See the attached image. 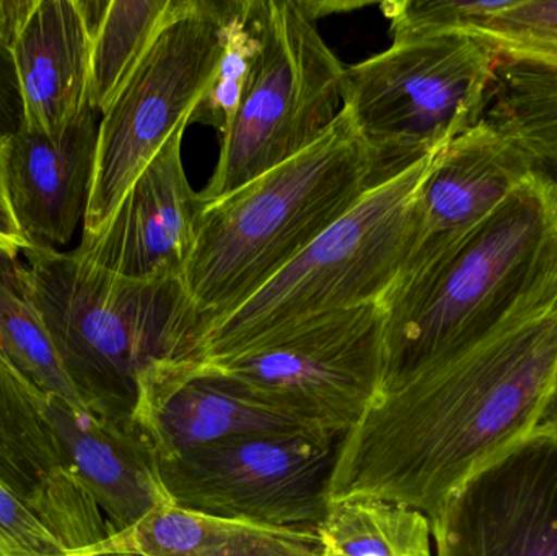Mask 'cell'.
Instances as JSON below:
<instances>
[{
  "label": "cell",
  "mask_w": 557,
  "mask_h": 556,
  "mask_svg": "<svg viewBox=\"0 0 557 556\" xmlns=\"http://www.w3.org/2000/svg\"><path fill=\"white\" fill-rule=\"evenodd\" d=\"M535 172L532 157L490 121L451 140L422 183L418 245L408 267L470 234Z\"/></svg>",
  "instance_id": "9a60e30c"
},
{
  "label": "cell",
  "mask_w": 557,
  "mask_h": 556,
  "mask_svg": "<svg viewBox=\"0 0 557 556\" xmlns=\"http://www.w3.org/2000/svg\"><path fill=\"white\" fill-rule=\"evenodd\" d=\"M98 113L87 108L64 134L22 129L2 137L10 211L33 247H65L84 222L94 183Z\"/></svg>",
  "instance_id": "5bb4252c"
},
{
  "label": "cell",
  "mask_w": 557,
  "mask_h": 556,
  "mask_svg": "<svg viewBox=\"0 0 557 556\" xmlns=\"http://www.w3.org/2000/svg\"><path fill=\"white\" fill-rule=\"evenodd\" d=\"M539 430L545 431L557 441V388L552 400H549L548 407H546L545 413H543Z\"/></svg>",
  "instance_id": "f1b7e54d"
},
{
  "label": "cell",
  "mask_w": 557,
  "mask_h": 556,
  "mask_svg": "<svg viewBox=\"0 0 557 556\" xmlns=\"http://www.w3.org/2000/svg\"><path fill=\"white\" fill-rule=\"evenodd\" d=\"M0 555L67 556V548L32 508L0 482Z\"/></svg>",
  "instance_id": "d4e9b609"
},
{
  "label": "cell",
  "mask_w": 557,
  "mask_h": 556,
  "mask_svg": "<svg viewBox=\"0 0 557 556\" xmlns=\"http://www.w3.org/2000/svg\"><path fill=\"white\" fill-rule=\"evenodd\" d=\"M39 0H0V49L12 51Z\"/></svg>",
  "instance_id": "4316f807"
},
{
  "label": "cell",
  "mask_w": 557,
  "mask_h": 556,
  "mask_svg": "<svg viewBox=\"0 0 557 556\" xmlns=\"http://www.w3.org/2000/svg\"><path fill=\"white\" fill-rule=\"evenodd\" d=\"M260 54L237 116L221 137L202 205L294 159L321 139L343 110L346 67L327 48L307 0H251Z\"/></svg>",
  "instance_id": "52a82bcc"
},
{
  "label": "cell",
  "mask_w": 557,
  "mask_h": 556,
  "mask_svg": "<svg viewBox=\"0 0 557 556\" xmlns=\"http://www.w3.org/2000/svg\"><path fill=\"white\" fill-rule=\"evenodd\" d=\"M237 0H182L98 124L84 234L111 218L134 180L183 124L224 52Z\"/></svg>",
  "instance_id": "ba28073f"
},
{
  "label": "cell",
  "mask_w": 557,
  "mask_h": 556,
  "mask_svg": "<svg viewBox=\"0 0 557 556\" xmlns=\"http://www.w3.org/2000/svg\"><path fill=\"white\" fill-rule=\"evenodd\" d=\"M90 52L78 0H39L12 48L22 127L59 137L90 108Z\"/></svg>",
  "instance_id": "e0dca14e"
},
{
  "label": "cell",
  "mask_w": 557,
  "mask_h": 556,
  "mask_svg": "<svg viewBox=\"0 0 557 556\" xmlns=\"http://www.w3.org/2000/svg\"><path fill=\"white\" fill-rule=\"evenodd\" d=\"M467 33L490 42L503 58L557 67V0H510Z\"/></svg>",
  "instance_id": "cb8c5ba5"
},
{
  "label": "cell",
  "mask_w": 557,
  "mask_h": 556,
  "mask_svg": "<svg viewBox=\"0 0 557 556\" xmlns=\"http://www.w3.org/2000/svg\"><path fill=\"white\" fill-rule=\"evenodd\" d=\"M341 437L257 434L157 462L173 506L214 518L317 532L330 509Z\"/></svg>",
  "instance_id": "30bf717a"
},
{
  "label": "cell",
  "mask_w": 557,
  "mask_h": 556,
  "mask_svg": "<svg viewBox=\"0 0 557 556\" xmlns=\"http://www.w3.org/2000/svg\"><path fill=\"white\" fill-rule=\"evenodd\" d=\"M317 534L326 556H434L431 519L383 499L331 503Z\"/></svg>",
  "instance_id": "44dd1931"
},
{
  "label": "cell",
  "mask_w": 557,
  "mask_h": 556,
  "mask_svg": "<svg viewBox=\"0 0 557 556\" xmlns=\"http://www.w3.org/2000/svg\"><path fill=\"white\" fill-rule=\"evenodd\" d=\"M431 522L434 556H557V441L536 430Z\"/></svg>",
  "instance_id": "8fae6325"
},
{
  "label": "cell",
  "mask_w": 557,
  "mask_h": 556,
  "mask_svg": "<svg viewBox=\"0 0 557 556\" xmlns=\"http://www.w3.org/2000/svg\"><path fill=\"white\" fill-rule=\"evenodd\" d=\"M67 556H326L320 535L165 505Z\"/></svg>",
  "instance_id": "ac0fdd59"
},
{
  "label": "cell",
  "mask_w": 557,
  "mask_h": 556,
  "mask_svg": "<svg viewBox=\"0 0 557 556\" xmlns=\"http://www.w3.org/2000/svg\"><path fill=\"white\" fill-rule=\"evenodd\" d=\"M186 127L147 163L103 227L82 234L78 257L129 280H183L205 209L183 166Z\"/></svg>",
  "instance_id": "7c38bea8"
},
{
  "label": "cell",
  "mask_w": 557,
  "mask_h": 556,
  "mask_svg": "<svg viewBox=\"0 0 557 556\" xmlns=\"http://www.w3.org/2000/svg\"><path fill=\"white\" fill-rule=\"evenodd\" d=\"M182 0H110L91 33L88 104L103 114Z\"/></svg>",
  "instance_id": "7402d4cb"
},
{
  "label": "cell",
  "mask_w": 557,
  "mask_h": 556,
  "mask_svg": "<svg viewBox=\"0 0 557 556\" xmlns=\"http://www.w3.org/2000/svg\"><path fill=\"white\" fill-rule=\"evenodd\" d=\"M392 176L343 107L313 146L205 205L183 284L206 332Z\"/></svg>",
  "instance_id": "3957f363"
},
{
  "label": "cell",
  "mask_w": 557,
  "mask_h": 556,
  "mask_svg": "<svg viewBox=\"0 0 557 556\" xmlns=\"http://www.w3.org/2000/svg\"><path fill=\"white\" fill-rule=\"evenodd\" d=\"M0 248H7V250H12V248L7 247V245H3L2 242H0ZM15 251V250H12ZM16 254V251H15Z\"/></svg>",
  "instance_id": "f546056e"
},
{
  "label": "cell",
  "mask_w": 557,
  "mask_h": 556,
  "mask_svg": "<svg viewBox=\"0 0 557 556\" xmlns=\"http://www.w3.org/2000/svg\"><path fill=\"white\" fill-rule=\"evenodd\" d=\"M20 273L75 384L116 420L131 423L147 369L198 356L206 323L180 277L129 280L33 245Z\"/></svg>",
  "instance_id": "277c9868"
},
{
  "label": "cell",
  "mask_w": 557,
  "mask_h": 556,
  "mask_svg": "<svg viewBox=\"0 0 557 556\" xmlns=\"http://www.w3.org/2000/svg\"><path fill=\"white\" fill-rule=\"evenodd\" d=\"M23 104L12 51L0 49V137L22 129Z\"/></svg>",
  "instance_id": "484cf974"
},
{
  "label": "cell",
  "mask_w": 557,
  "mask_h": 556,
  "mask_svg": "<svg viewBox=\"0 0 557 556\" xmlns=\"http://www.w3.org/2000/svg\"><path fill=\"white\" fill-rule=\"evenodd\" d=\"M503 59L468 33L399 39L346 67L343 107L386 172L398 175L484 120Z\"/></svg>",
  "instance_id": "8992f818"
},
{
  "label": "cell",
  "mask_w": 557,
  "mask_h": 556,
  "mask_svg": "<svg viewBox=\"0 0 557 556\" xmlns=\"http://www.w3.org/2000/svg\"><path fill=\"white\" fill-rule=\"evenodd\" d=\"M23 392L39 405V413L71 459V472L108 516L111 531H123L159 506L172 505L156 457L133 424L101 411L78 413L32 384Z\"/></svg>",
  "instance_id": "2e32d148"
},
{
  "label": "cell",
  "mask_w": 557,
  "mask_h": 556,
  "mask_svg": "<svg viewBox=\"0 0 557 556\" xmlns=\"http://www.w3.org/2000/svg\"><path fill=\"white\" fill-rule=\"evenodd\" d=\"M557 388V309L383 392L341 436L331 503L375 498L429 519L532 436Z\"/></svg>",
  "instance_id": "6da1fadb"
},
{
  "label": "cell",
  "mask_w": 557,
  "mask_h": 556,
  "mask_svg": "<svg viewBox=\"0 0 557 556\" xmlns=\"http://www.w3.org/2000/svg\"><path fill=\"white\" fill-rule=\"evenodd\" d=\"M131 424L157 462L237 437L321 433L261 404L231 379L196 361H160L147 369Z\"/></svg>",
  "instance_id": "4fadbf2b"
},
{
  "label": "cell",
  "mask_w": 557,
  "mask_h": 556,
  "mask_svg": "<svg viewBox=\"0 0 557 556\" xmlns=\"http://www.w3.org/2000/svg\"><path fill=\"white\" fill-rule=\"evenodd\" d=\"M0 355L46 397L78 413L101 411L65 368L41 313L23 286L20 254L7 248H0Z\"/></svg>",
  "instance_id": "d6986e66"
},
{
  "label": "cell",
  "mask_w": 557,
  "mask_h": 556,
  "mask_svg": "<svg viewBox=\"0 0 557 556\" xmlns=\"http://www.w3.org/2000/svg\"><path fill=\"white\" fill-rule=\"evenodd\" d=\"M383 304L380 395L557 309L555 180L532 173L470 234L409 264Z\"/></svg>",
  "instance_id": "7a4b0ae2"
},
{
  "label": "cell",
  "mask_w": 557,
  "mask_h": 556,
  "mask_svg": "<svg viewBox=\"0 0 557 556\" xmlns=\"http://www.w3.org/2000/svg\"><path fill=\"white\" fill-rule=\"evenodd\" d=\"M0 242L7 247L15 250L16 254L28 247V242L23 237L10 211L9 201H7L5 188L2 180V137H0Z\"/></svg>",
  "instance_id": "83f0119b"
},
{
  "label": "cell",
  "mask_w": 557,
  "mask_h": 556,
  "mask_svg": "<svg viewBox=\"0 0 557 556\" xmlns=\"http://www.w3.org/2000/svg\"><path fill=\"white\" fill-rule=\"evenodd\" d=\"M383 300L308 317L218 361L201 362L261 404L341 437L382 392Z\"/></svg>",
  "instance_id": "9c48e42d"
},
{
  "label": "cell",
  "mask_w": 557,
  "mask_h": 556,
  "mask_svg": "<svg viewBox=\"0 0 557 556\" xmlns=\"http://www.w3.org/2000/svg\"><path fill=\"white\" fill-rule=\"evenodd\" d=\"M0 556H2V555H0Z\"/></svg>",
  "instance_id": "4dcf8cb0"
},
{
  "label": "cell",
  "mask_w": 557,
  "mask_h": 556,
  "mask_svg": "<svg viewBox=\"0 0 557 556\" xmlns=\"http://www.w3.org/2000/svg\"><path fill=\"white\" fill-rule=\"evenodd\" d=\"M435 156L373 186L247 302L212 323L195 361L237 355L308 317L385 299L418 245L419 196Z\"/></svg>",
  "instance_id": "5b68a950"
},
{
  "label": "cell",
  "mask_w": 557,
  "mask_h": 556,
  "mask_svg": "<svg viewBox=\"0 0 557 556\" xmlns=\"http://www.w3.org/2000/svg\"><path fill=\"white\" fill-rule=\"evenodd\" d=\"M260 48V36L251 18V0H237L228 20L221 61L189 123L215 127L221 137L228 133L257 65Z\"/></svg>",
  "instance_id": "603a6c76"
},
{
  "label": "cell",
  "mask_w": 557,
  "mask_h": 556,
  "mask_svg": "<svg viewBox=\"0 0 557 556\" xmlns=\"http://www.w3.org/2000/svg\"><path fill=\"white\" fill-rule=\"evenodd\" d=\"M484 120L557 183V67L504 58Z\"/></svg>",
  "instance_id": "ffe728a7"
}]
</instances>
